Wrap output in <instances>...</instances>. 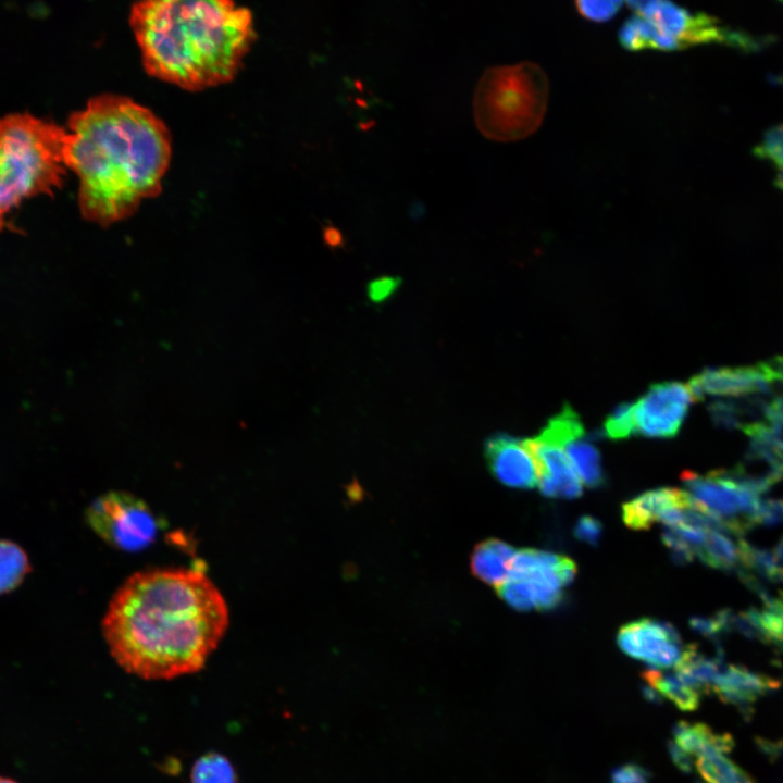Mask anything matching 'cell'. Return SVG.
I'll use <instances>...</instances> for the list:
<instances>
[{"instance_id":"obj_1","label":"cell","mask_w":783,"mask_h":783,"mask_svg":"<svg viewBox=\"0 0 783 783\" xmlns=\"http://www.w3.org/2000/svg\"><path fill=\"white\" fill-rule=\"evenodd\" d=\"M229 623L226 600L199 569L154 568L128 576L102 619L114 661L144 680L200 671Z\"/></svg>"},{"instance_id":"obj_2","label":"cell","mask_w":783,"mask_h":783,"mask_svg":"<svg viewBox=\"0 0 783 783\" xmlns=\"http://www.w3.org/2000/svg\"><path fill=\"white\" fill-rule=\"evenodd\" d=\"M63 159L79 178L83 216L102 226L130 216L161 191L171 136L149 109L119 95H100L70 115Z\"/></svg>"},{"instance_id":"obj_3","label":"cell","mask_w":783,"mask_h":783,"mask_svg":"<svg viewBox=\"0 0 783 783\" xmlns=\"http://www.w3.org/2000/svg\"><path fill=\"white\" fill-rule=\"evenodd\" d=\"M129 20L148 74L189 90L233 79L256 37L232 1H142Z\"/></svg>"},{"instance_id":"obj_4","label":"cell","mask_w":783,"mask_h":783,"mask_svg":"<svg viewBox=\"0 0 783 783\" xmlns=\"http://www.w3.org/2000/svg\"><path fill=\"white\" fill-rule=\"evenodd\" d=\"M66 133L29 113L0 117V228L24 198L52 195L61 186Z\"/></svg>"},{"instance_id":"obj_5","label":"cell","mask_w":783,"mask_h":783,"mask_svg":"<svg viewBox=\"0 0 783 783\" xmlns=\"http://www.w3.org/2000/svg\"><path fill=\"white\" fill-rule=\"evenodd\" d=\"M548 94V78L536 63L488 67L474 91L475 124L485 137L493 140L525 138L542 124Z\"/></svg>"},{"instance_id":"obj_6","label":"cell","mask_w":783,"mask_h":783,"mask_svg":"<svg viewBox=\"0 0 783 783\" xmlns=\"http://www.w3.org/2000/svg\"><path fill=\"white\" fill-rule=\"evenodd\" d=\"M85 515L101 539L123 551L149 547L159 532V521L148 504L125 490H110L95 498Z\"/></svg>"},{"instance_id":"obj_7","label":"cell","mask_w":783,"mask_h":783,"mask_svg":"<svg viewBox=\"0 0 783 783\" xmlns=\"http://www.w3.org/2000/svg\"><path fill=\"white\" fill-rule=\"evenodd\" d=\"M681 478L691 497L723 522L730 532L754 525L761 493L736 470L711 471L704 475L685 471Z\"/></svg>"},{"instance_id":"obj_8","label":"cell","mask_w":783,"mask_h":783,"mask_svg":"<svg viewBox=\"0 0 783 783\" xmlns=\"http://www.w3.org/2000/svg\"><path fill=\"white\" fill-rule=\"evenodd\" d=\"M626 4L671 39L678 50L706 44H726L741 49L756 46L748 35L722 26L718 18L703 12L693 13L670 1H629Z\"/></svg>"},{"instance_id":"obj_9","label":"cell","mask_w":783,"mask_h":783,"mask_svg":"<svg viewBox=\"0 0 783 783\" xmlns=\"http://www.w3.org/2000/svg\"><path fill=\"white\" fill-rule=\"evenodd\" d=\"M695 398L688 387L679 382L651 385L634 403L636 434L651 438L674 437Z\"/></svg>"},{"instance_id":"obj_10","label":"cell","mask_w":783,"mask_h":783,"mask_svg":"<svg viewBox=\"0 0 783 783\" xmlns=\"http://www.w3.org/2000/svg\"><path fill=\"white\" fill-rule=\"evenodd\" d=\"M617 642L627 656L659 669L675 666L683 652L676 630L668 622L650 618L623 625Z\"/></svg>"},{"instance_id":"obj_11","label":"cell","mask_w":783,"mask_h":783,"mask_svg":"<svg viewBox=\"0 0 783 783\" xmlns=\"http://www.w3.org/2000/svg\"><path fill=\"white\" fill-rule=\"evenodd\" d=\"M524 440L534 458L539 489L544 496L574 499L582 495L579 475L561 442L547 425L536 437Z\"/></svg>"},{"instance_id":"obj_12","label":"cell","mask_w":783,"mask_h":783,"mask_svg":"<svg viewBox=\"0 0 783 783\" xmlns=\"http://www.w3.org/2000/svg\"><path fill=\"white\" fill-rule=\"evenodd\" d=\"M484 455L490 473L502 485L521 489L536 486L535 461L524 439L504 433L492 435L485 442Z\"/></svg>"},{"instance_id":"obj_13","label":"cell","mask_w":783,"mask_h":783,"mask_svg":"<svg viewBox=\"0 0 783 783\" xmlns=\"http://www.w3.org/2000/svg\"><path fill=\"white\" fill-rule=\"evenodd\" d=\"M772 378L765 363L734 368H707L694 375L688 387L695 398L745 397L766 393Z\"/></svg>"},{"instance_id":"obj_14","label":"cell","mask_w":783,"mask_h":783,"mask_svg":"<svg viewBox=\"0 0 783 783\" xmlns=\"http://www.w3.org/2000/svg\"><path fill=\"white\" fill-rule=\"evenodd\" d=\"M689 494L672 487L647 490L622 506V520L633 530H647L655 522H662L672 510L687 506Z\"/></svg>"},{"instance_id":"obj_15","label":"cell","mask_w":783,"mask_h":783,"mask_svg":"<svg viewBox=\"0 0 783 783\" xmlns=\"http://www.w3.org/2000/svg\"><path fill=\"white\" fill-rule=\"evenodd\" d=\"M776 686L778 683L772 678L741 666L722 664L711 691L725 703L749 705Z\"/></svg>"},{"instance_id":"obj_16","label":"cell","mask_w":783,"mask_h":783,"mask_svg":"<svg viewBox=\"0 0 783 783\" xmlns=\"http://www.w3.org/2000/svg\"><path fill=\"white\" fill-rule=\"evenodd\" d=\"M515 550L507 543L488 538L478 543L471 555V571L482 582L498 587L509 576Z\"/></svg>"},{"instance_id":"obj_17","label":"cell","mask_w":783,"mask_h":783,"mask_svg":"<svg viewBox=\"0 0 783 783\" xmlns=\"http://www.w3.org/2000/svg\"><path fill=\"white\" fill-rule=\"evenodd\" d=\"M562 447L576 474L587 487L599 488L605 485L600 452L585 435L583 425L562 440Z\"/></svg>"},{"instance_id":"obj_18","label":"cell","mask_w":783,"mask_h":783,"mask_svg":"<svg viewBox=\"0 0 783 783\" xmlns=\"http://www.w3.org/2000/svg\"><path fill=\"white\" fill-rule=\"evenodd\" d=\"M672 733L674 743L691 756L726 754L733 747V739L729 734L714 733L704 723L679 721L673 725Z\"/></svg>"},{"instance_id":"obj_19","label":"cell","mask_w":783,"mask_h":783,"mask_svg":"<svg viewBox=\"0 0 783 783\" xmlns=\"http://www.w3.org/2000/svg\"><path fill=\"white\" fill-rule=\"evenodd\" d=\"M618 40L625 50L631 52L678 50L671 39L664 37L651 23L637 15L622 24L618 32Z\"/></svg>"},{"instance_id":"obj_20","label":"cell","mask_w":783,"mask_h":783,"mask_svg":"<svg viewBox=\"0 0 783 783\" xmlns=\"http://www.w3.org/2000/svg\"><path fill=\"white\" fill-rule=\"evenodd\" d=\"M644 680L661 696L670 699L679 709L693 711L699 705L700 694L684 683L675 673H663L657 669H646Z\"/></svg>"},{"instance_id":"obj_21","label":"cell","mask_w":783,"mask_h":783,"mask_svg":"<svg viewBox=\"0 0 783 783\" xmlns=\"http://www.w3.org/2000/svg\"><path fill=\"white\" fill-rule=\"evenodd\" d=\"M30 570L28 556L22 547L0 539V595L14 591Z\"/></svg>"},{"instance_id":"obj_22","label":"cell","mask_w":783,"mask_h":783,"mask_svg":"<svg viewBox=\"0 0 783 783\" xmlns=\"http://www.w3.org/2000/svg\"><path fill=\"white\" fill-rule=\"evenodd\" d=\"M724 530L708 532L697 557L707 566L720 570H730L739 561L741 547L729 536Z\"/></svg>"},{"instance_id":"obj_23","label":"cell","mask_w":783,"mask_h":783,"mask_svg":"<svg viewBox=\"0 0 783 783\" xmlns=\"http://www.w3.org/2000/svg\"><path fill=\"white\" fill-rule=\"evenodd\" d=\"M189 780L190 783H239L234 765L217 751H208L197 758Z\"/></svg>"},{"instance_id":"obj_24","label":"cell","mask_w":783,"mask_h":783,"mask_svg":"<svg viewBox=\"0 0 783 783\" xmlns=\"http://www.w3.org/2000/svg\"><path fill=\"white\" fill-rule=\"evenodd\" d=\"M725 754L713 753L697 757L696 769L706 783H755Z\"/></svg>"},{"instance_id":"obj_25","label":"cell","mask_w":783,"mask_h":783,"mask_svg":"<svg viewBox=\"0 0 783 783\" xmlns=\"http://www.w3.org/2000/svg\"><path fill=\"white\" fill-rule=\"evenodd\" d=\"M755 154L769 161L775 171L774 184L783 190V124L769 129L755 147Z\"/></svg>"},{"instance_id":"obj_26","label":"cell","mask_w":783,"mask_h":783,"mask_svg":"<svg viewBox=\"0 0 783 783\" xmlns=\"http://www.w3.org/2000/svg\"><path fill=\"white\" fill-rule=\"evenodd\" d=\"M605 435L612 440L625 439L636 434L634 403L619 405L604 423Z\"/></svg>"},{"instance_id":"obj_27","label":"cell","mask_w":783,"mask_h":783,"mask_svg":"<svg viewBox=\"0 0 783 783\" xmlns=\"http://www.w3.org/2000/svg\"><path fill=\"white\" fill-rule=\"evenodd\" d=\"M497 593L508 606L518 611L535 609L529 583L523 579H507L497 587Z\"/></svg>"},{"instance_id":"obj_28","label":"cell","mask_w":783,"mask_h":783,"mask_svg":"<svg viewBox=\"0 0 783 783\" xmlns=\"http://www.w3.org/2000/svg\"><path fill=\"white\" fill-rule=\"evenodd\" d=\"M622 1H576L577 12L592 22H606L614 17L621 10Z\"/></svg>"},{"instance_id":"obj_29","label":"cell","mask_w":783,"mask_h":783,"mask_svg":"<svg viewBox=\"0 0 783 783\" xmlns=\"http://www.w3.org/2000/svg\"><path fill=\"white\" fill-rule=\"evenodd\" d=\"M573 534L580 542L589 546H597L601 538L602 524L598 519L584 514L577 519Z\"/></svg>"},{"instance_id":"obj_30","label":"cell","mask_w":783,"mask_h":783,"mask_svg":"<svg viewBox=\"0 0 783 783\" xmlns=\"http://www.w3.org/2000/svg\"><path fill=\"white\" fill-rule=\"evenodd\" d=\"M400 284L401 279L395 276L374 278L368 284V297L373 303L380 304L390 298L397 291Z\"/></svg>"},{"instance_id":"obj_31","label":"cell","mask_w":783,"mask_h":783,"mask_svg":"<svg viewBox=\"0 0 783 783\" xmlns=\"http://www.w3.org/2000/svg\"><path fill=\"white\" fill-rule=\"evenodd\" d=\"M610 778L612 783H649L650 772L637 763H625L614 768Z\"/></svg>"},{"instance_id":"obj_32","label":"cell","mask_w":783,"mask_h":783,"mask_svg":"<svg viewBox=\"0 0 783 783\" xmlns=\"http://www.w3.org/2000/svg\"><path fill=\"white\" fill-rule=\"evenodd\" d=\"M667 749L669 751L671 760L679 768V770H681L682 772H685V773H688L692 771L693 761H692L691 755H688L686 751H684L680 746H678L672 741H669L667 743Z\"/></svg>"},{"instance_id":"obj_33","label":"cell","mask_w":783,"mask_h":783,"mask_svg":"<svg viewBox=\"0 0 783 783\" xmlns=\"http://www.w3.org/2000/svg\"><path fill=\"white\" fill-rule=\"evenodd\" d=\"M765 364L770 372L772 382L783 383V356L775 357Z\"/></svg>"},{"instance_id":"obj_34","label":"cell","mask_w":783,"mask_h":783,"mask_svg":"<svg viewBox=\"0 0 783 783\" xmlns=\"http://www.w3.org/2000/svg\"><path fill=\"white\" fill-rule=\"evenodd\" d=\"M324 240L331 247H335L341 245L343 236L337 228L327 226L324 228Z\"/></svg>"},{"instance_id":"obj_35","label":"cell","mask_w":783,"mask_h":783,"mask_svg":"<svg viewBox=\"0 0 783 783\" xmlns=\"http://www.w3.org/2000/svg\"><path fill=\"white\" fill-rule=\"evenodd\" d=\"M644 698L652 705H661L663 703L662 696L650 685L641 686Z\"/></svg>"},{"instance_id":"obj_36","label":"cell","mask_w":783,"mask_h":783,"mask_svg":"<svg viewBox=\"0 0 783 783\" xmlns=\"http://www.w3.org/2000/svg\"><path fill=\"white\" fill-rule=\"evenodd\" d=\"M0 783H17L12 779L0 776Z\"/></svg>"},{"instance_id":"obj_37","label":"cell","mask_w":783,"mask_h":783,"mask_svg":"<svg viewBox=\"0 0 783 783\" xmlns=\"http://www.w3.org/2000/svg\"><path fill=\"white\" fill-rule=\"evenodd\" d=\"M781 4L783 5V2Z\"/></svg>"}]
</instances>
